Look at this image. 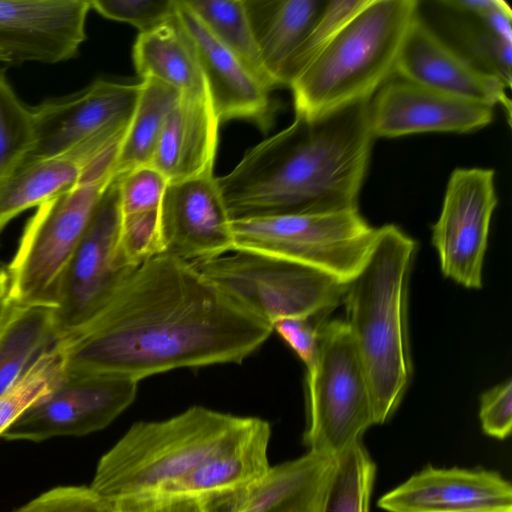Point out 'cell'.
<instances>
[{
	"label": "cell",
	"mask_w": 512,
	"mask_h": 512,
	"mask_svg": "<svg viewBox=\"0 0 512 512\" xmlns=\"http://www.w3.org/2000/svg\"><path fill=\"white\" fill-rule=\"evenodd\" d=\"M272 332L192 263L159 254L135 267L81 331L54 343L67 353L66 374L139 383L179 368L240 364Z\"/></svg>",
	"instance_id": "6da1fadb"
},
{
	"label": "cell",
	"mask_w": 512,
	"mask_h": 512,
	"mask_svg": "<svg viewBox=\"0 0 512 512\" xmlns=\"http://www.w3.org/2000/svg\"><path fill=\"white\" fill-rule=\"evenodd\" d=\"M369 102L324 116L295 115L216 178L232 220L358 209L374 136Z\"/></svg>",
	"instance_id": "7a4b0ae2"
},
{
	"label": "cell",
	"mask_w": 512,
	"mask_h": 512,
	"mask_svg": "<svg viewBox=\"0 0 512 512\" xmlns=\"http://www.w3.org/2000/svg\"><path fill=\"white\" fill-rule=\"evenodd\" d=\"M416 250V242L398 226L377 228L343 302L345 322L368 378L374 424L394 415L412 376L408 295Z\"/></svg>",
	"instance_id": "3957f363"
},
{
	"label": "cell",
	"mask_w": 512,
	"mask_h": 512,
	"mask_svg": "<svg viewBox=\"0 0 512 512\" xmlns=\"http://www.w3.org/2000/svg\"><path fill=\"white\" fill-rule=\"evenodd\" d=\"M416 0H370L289 85L295 115L318 118L370 101L391 79Z\"/></svg>",
	"instance_id": "277c9868"
},
{
	"label": "cell",
	"mask_w": 512,
	"mask_h": 512,
	"mask_svg": "<svg viewBox=\"0 0 512 512\" xmlns=\"http://www.w3.org/2000/svg\"><path fill=\"white\" fill-rule=\"evenodd\" d=\"M245 417L192 406L140 421L98 461L90 488L110 503L159 493L219 449Z\"/></svg>",
	"instance_id": "5b68a950"
},
{
	"label": "cell",
	"mask_w": 512,
	"mask_h": 512,
	"mask_svg": "<svg viewBox=\"0 0 512 512\" xmlns=\"http://www.w3.org/2000/svg\"><path fill=\"white\" fill-rule=\"evenodd\" d=\"M192 264L271 327L282 318L328 316L343 304L348 287V282L323 270L248 250Z\"/></svg>",
	"instance_id": "8992f818"
},
{
	"label": "cell",
	"mask_w": 512,
	"mask_h": 512,
	"mask_svg": "<svg viewBox=\"0 0 512 512\" xmlns=\"http://www.w3.org/2000/svg\"><path fill=\"white\" fill-rule=\"evenodd\" d=\"M309 452L336 457L361 441L374 425L370 386L345 321H325L319 329L313 364L306 374Z\"/></svg>",
	"instance_id": "52a82bcc"
},
{
	"label": "cell",
	"mask_w": 512,
	"mask_h": 512,
	"mask_svg": "<svg viewBox=\"0 0 512 512\" xmlns=\"http://www.w3.org/2000/svg\"><path fill=\"white\" fill-rule=\"evenodd\" d=\"M234 250H248L323 270L349 282L373 246L377 228L359 209L232 220Z\"/></svg>",
	"instance_id": "ba28073f"
},
{
	"label": "cell",
	"mask_w": 512,
	"mask_h": 512,
	"mask_svg": "<svg viewBox=\"0 0 512 512\" xmlns=\"http://www.w3.org/2000/svg\"><path fill=\"white\" fill-rule=\"evenodd\" d=\"M112 181L80 178L75 186L37 207L6 268L9 294L15 300L55 307L60 279Z\"/></svg>",
	"instance_id": "9c48e42d"
},
{
	"label": "cell",
	"mask_w": 512,
	"mask_h": 512,
	"mask_svg": "<svg viewBox=\"0 0 512 512\" xmlns=\"http://www.w3.org/2000/svg\"><path fill=\"white\" fill-rule=\"evenodd\" d=\"M120 185L114 178L60 279L53 308V342L72 338L107 305L135 267L120 252Z\"/></svg>",
	"instance_id": "30bf717a"
},
{
	"label": "cell",
	"mask_w": 512,
	"mask_h": 512,
	"mask_svg": "<svg viewBox=\"0 0 512 512\" xmlns=\"http://www.w3.org/2000/svg\"><path fill=\"white\" fill-rule=\"evenodd\" d=\"M140 90V83L99 79L73 94L31 107L33 143L19 164L54 156L95 137L124 138Z\"/></svg>",
	"instance_id": "8fae6325"
},
{
	"label": "cell",
	"mask_w": 512,
	"mask_h": 512,
	"mask_svg": "<svg viewBox=\"0 0 512 512\" xmlns=\"http://www.w3.org/2000/svg\"><path fill=\"white\" fill-rule=\"evenodd\" d=\"M494 178L493 169H455L432 227L443 275L470 289L482 287L490 222L498 203Z\"/></svg>",
	"instance_id": "7c38bea8"
},
{
	"label": "cell",
	"mask_w": 512,
	"mask_h": 512,
	"mask_svg": "<svg viewBox=\"0 0 512 512\" xmlns=\"http://www.w3.org/2000/svg\"><path fill=\"white\" fill-rule=\"evenodd\" d=\"M137 391L138 382L128 379L65 373L62 382L28 408L1 438L41 442L102 430L134 402Z\"/></svg>",
	"instance_id": "4fadbf2b"
},
{
	"label": "cell",
	"mask_w": 512,
	"mask_h": 512,
	"mask_svg": "<svg viewBox=\"0 0 512 512\" xmlns=\"http://www.w3.org/2000/svg\"><path fill=\"white\" fill-rule=\"evenodd\" d=\"M160 254L190 263L234 250L232 219L213 171L169 182L160 205Z\"/></svg>",
	"instance_id": "5bb4252c"
},
{
	"label": "cell",
	"mask_w": 512,
	"mask_h": 512,
	"mask_svg": "<svg viewBox=\"0 0 512 512\" xmlns=\"http://www.w3.org/2000/svg\"><path fill=\"white\" fill-rule=\"evenodd\" d=\"M90 0H0V60L56 64L86 40Z\"/></svg>",
	"instance_id": "9a60e30c"
},
{
	"label": "cell",
	"mask_w": 512,
	"mask_h": 512,
	"mask_svg": "<svg viewBox=\"0 0 512 512\" xmlns=\"http://www.w3.org/2000/svg\"><path fill=\"white\" fill-rule=\"evenodd\" d=\"M398 78L491 107L500 105L510 123L508 88L444 41L419 15L412 21L395 65Z\"/></svg>",
	"instance_id": "2e32d148"
},
{
	"label": "cell",
	"mask_w": 512,
	"mask_h": 512,
	"mask_svg": "<svg viewBox=\"0 0 512 512\" xmlns=\"http://www.w3.org/2000/svg\"><path fill=\"white\" fill-rule=\"evenodd\" d=\"M493 107L401 79L388 80L369 102L374 137L425 132L468 133L489 125Z\"/></svg>",
	"instance_id": "e0dca14e"
},
{
	"label": "cell",
	"mask_w": 512,
	"mask_h": 512,
	"mask_svg": "<svg viewBox=\"0 0 512 512\" xmlns=\"http://www.w3.org/2000/svg\"><path fill=\"white\" fill-rule=\"evenodd\" d=\"M377 504L386 512H512V486L492 470L427 465Z\"/></svg>",
	"instance_id": "ac0fdd59"
},
{
	"label": "cell",
	"mask_w": 512,
	"mask_h": 512,
	"mask_svg": "<svg viewBox=\"0 0 512 512\" xmlns=\"http://www.w3.org/2000/svg\"><path fill=\"white\" fill-rule=\"evenodd\" d=\"M176 15L193 43L219 122L244 119L268 130L274 115L270 91L212 35L184 0H176Z\"/></svg>",
	"instance_id": "d6986e66"
},
{
	"label": "cell",
	"mask_w": 512,
	"mask_h": 512,
	"mask_svg": "<svg viewBox=\"0 0 512 512\" xmlns=\"http://www.w3.org/2000/svg\"><path fill=\"white\" fill-rule=\"evenodd\" d=\"M333 457L307 452L241 488L201 498L205 512H317Z\"/></svg>",
	"instance_id": "ffe728a7"
},
{
	"label": "cell",
	"mask_w": 512,
	"mask_h": 512,
	"mask_svg": "<svg viewBox=\"0 0 512 512\" xmlns=\"http://www.w3.org/2000/svg\"><path fill=\"white\" fill-rule=\"evenodd\" d=\"M270 436L271 427L266 420L245 417L241 427L219 449L190 472L153 495L203 498L254 482L270 468Z\"/></svg>",
	"instance_id": "44dd1931"
},
{
	"label": "cell",
	"mask_w": 512,
	"mask_h": 512,
	"mask_svg": "<svg viewBox=\"0 0 512 512\" xmlns=\"http://www.w3.org/2000/svg\"><path fill=\"white\" fill-rule=\"evenodd\" d=\"M219 125L209 95H181L165 121L150 164L169 182L213 171Z\"/></svg>",
	"instance_id": "7402d4cb"
},
{
	"label": "cell",
	"mask_w": 512,
	"mask_h": 512,
	"mask_svg": "<svg viewBox=\"0 0 512 512\" xmlns=\"http://www.w3.org/2000/svg\"><path fill=\"white\" fill-rule=\"evenodd\" d=\"M120 143L95 137L54 156L19 164L0 186V234L22 212L75 186L92 160Z\"/></svg>",
	"instance_id": "603a6c76"
},
{
	"label": "cell",
	"mask_w": 512,
	"mask_h": 512,
	"mask_svg": "<svg viewBox=\"0 0 512 512\" xmlns=\"http://www.w3.org/2000/svg\"><path fill=\"white\" fill-rule=\"evenodd\" d=\"M441 3L459 16L451 23L464 48L460 53L510 88L512 11L508 4L502 0H446Z\"/></svg>",
	"instance_id": "cb8c5ba5"
},
{
	"label": "cell",
	"mask_w": 512,
	"mask_h": 512,
	"mask_svg": "<svg viewBox=\"0 0 512 512\" xmlns=\"http://www.w3.org/2000/svg\"><path fill=\"white\" fill-rule=\"evenodd\" d=\"M133 62L143 79H155L181 95H209L193 43L175 16L156 28L139 33Z\"/></svg>",
	"instance_id": "d4e9b609"
},
{
	"label": "cell",
	"mask_w": 512,
	"mask_h": 512,
	"mask_svg": "<svg viewBox=\"0 0 512 512\" xmlns=\"http://www.w3.org/2000/svg\"><path fill=\"white\" fill-rule=\"evenodd\" d=\"M266 71L280 86L281 73L326 1L243 0Z\"/></svg>",
	"instance_id": "484cf974"
},
{
	"label": "cell",
	"mask_w": 512,
	"mask_h": 512,
	"mask_svg": "<svg viewBox=\"0 0 512 512\" xmlns=\"http://www.w3.org/2000/svg\"><path fill=\"white\" fill-rule=\"evenodd\" d=\"M137 106L121 143L114 178L151 163L165 121L180 92L155 79H143Z\"/></svg>",
	"instance_id": "4316f807"
},
{
	"label": "cell",
	"mask_w": 512,
	"mask_h": 512,
	"mask_svg": "<svg viewBox=\"0 0 512 512\" xmlns=\"http://www.w3.org/2000/svg\"><path fill=\"white\" fill-rule=\"evenodd\" d=\"M212 35L269 91L276 84L266 71L243 0H184Z\"/></svg>",
	"instance_id": "83f0119b"
},
{
	"label": "cell",
	"mask_w": 512,
	"mask_h": 512,
	"mask_svg": "<svg viewBox=\"0 0 512 512\" xmlns=\"http://www.w3.org/2000/svg\"><path fill=\"white\" fill-rule=\"evenodd\" d=\"M53 306L23 305L0 336V395L53 343Z\"/></svg>",
	"instance_id": "f1b7e54d"
},
{
	"label": "cell",
	"mask_w": 512,
	"mask_h": 512,
	"mask_svg": "<svg viewBox=\"0 0 512 512\" xmlns=\"http://www.w3.org/2000/svg\"><path fill=\"white\" fill-rule=\"evenodd\" d=\"M376 464L359 441L334 457L317 512H370Z\"/></svg>",
	"instance_id": "f546056e"
},
{
	"label": "cell",
	"mask_w": 512,
	"mask_h": 512,
	"mask_svg": "<svg viewBox=\"0 0 512 512\" xmlns=\"http://www.w3.org/2000/svg\"><path fill=\"white\" fill-rule=\"evenodd\" d=\"M66 351L52 343L0 395V437L28 408L49 395L64 379Z\"/></svg>",
	"instance_id": "4dcf8cb0"
},
{
	"label": "cell",
	"mask_w": 512,
	"mask_h": 512,
	"mask_svg": "<svg viewBox=\"0 0 512 512\" xmlns=\"http://www.w3.org/2000/svg\"><path fill=\"white\" fill-rule=\"evenodd\" d=\"M369 2L370 0L326 1L303 42L286 63L280 76V86L289 87L290 83Z\"/></svg>",
	"instance_id": "1f68e13d"
},
{
	"label": "cell",
	"mask_w": 512,
	"mask_h": 512,
	"mask_svg": "<svg viewBox=\"0 0 512 512\" xmlns=\"http://www.w3.org/2000/svg\"><path fill=\"white\" fill-rule=\"evenodd\" d=\"M33 143V117L0 70V186Z\"/></svg>",
	"instance_id": "d6a6232c"
},
{
	"label": "cell",
	"mask_w": 512,
	"mask_h": 512,
	"mask_svg": "<svg viewBox=\"0 0 512 512\" xmlns=\"http://www.w3.org/2000/svg\"><path fill=\"white\" fill-rule=\"evenodd\" d=\"M121 215L160 210L168 179L151 164L138 166L120 176Z\"/></svg>",
	"instance_id": "836d02e7"
},
{
	"label": "cell",
	"mask_w": 512,
	"mask_h": 512,
	"mask_svg": "<svg viewBox=\"0 0 512 512\" xmlns=\"http://www.w3.org/2000/svg\"><path fill=\"white\" fill-rule=\"evenodd\" d=\"M91 9L104 18L133 25L139 33L172 19L176 0H90Z\"/></svg>",
	"instance_id": "e575fe53"
},
{
	"label": "cell",
	"mask_w": 512,
	"mask_h": 512,
	"mask_svg": "<svg viewBox=\"0 0 512 512\" xmlns=\"http://www.w3.org/2000/svg\"><path fill=\"white\" fill-rule=\"evenodd\" d=\"M11 512H115V508L89 486H57Z\"/></svg>",
	"instance_id": "d590c367"
},
{
	"label": "cell",
	"mask_w": 512,
	"mask_h": 512,
	"mask_svg": "<svg viewBox=\"0 0 512 512\" xmlns=\"http://www.w3.org/2000/svg\"><path fill=\"white\" fill-rule=\"evenodd\" d=\"M479 418L483 432L504 440L512 428V384L505 382L485 391L480 398Z\"/></svg>",
	"instance_id": "8d00e7d4"
},
{
	"label": "cell",
	"mask_w": 512,
	"mask_h": 512,
	"mask_svg": "<svg viewBox=\"0 0 512 512\" xmlns=\"http://www.w3.org/2000/svg\"><path fill=\"white\" fill-rule=\"evenodd\" d=\"M327 316L282 318L272 325L273 331L293 349L308 369L314 362L320 326Z\"/></svg>",
	"instance_id": "74e56055"
},
{
	"label": "cell",
	"mask_w": 512,
	"mask_h": 512,
	"mask_svg": "<svg viewBox=\"0 0 512 512\" xmlns=\"http://www.w3.org/2000/svg\"><path fill=\"white\" fill-rule=\"evenodd\" d=\"M115 512H205L199 497L151 495L113 503Z\"/></svg>",
	"instance_id": "f35d334b"
},
{
	"label": "cell",
	"mask_w": 512,
	"mask_h": 512,
	"mask_svg": "<svg viewBox=\"0 0 512 512\" xmlns=\"http://www.w3.org/2000/svg\"><path fill=\"white\" fill-rule=\"evenodd\" d=\"M23 305L9 294V289L0 295V336Z\"/></svg>",
	"instance_id": "ab89813d"
},
{
	"label": "cell",
	"mask_w": 512,
	"mask_h": 512,
	"mask_svg": "<svg viewBox=\"0 0 512 512\" xmlns=\"http://www.w3.org/2000/svg\"><path fill=\"white\" fill-rule=\"evenodd\" d=\"M9 280L6 269L0 271V295L5 293L9 289Z\"/></svg>",
	"instance_id": "60d3db41"
},
{
	"label": "cell",
	"mask_w": 512,
	"mask_h": 512,
	"mask_svg": "<svg viewBox=\"0 0 512 512\" xmlns=\"http://www.w3.org/2000/svg\"><path fill=\"white\" fill-rule=\"evenodd\" d=\"M2 270V268L0 267V271Z\"/></svg>",
	"instance_id": "b9f144b4"
},
{
	"label": "cell",
	"mask_w": 512,
	"mask_h": 512,
	"mask_svg": "<svg viewBox=\"0 0 512 512\" xmlns=\"http://www.w3.org/2000/svg\"><path fill=\"white\" fill-rule=\"evenodd\" d=\"M1 61V60H0Z\"/></svg>",
	"instance_id": "7bdbcfd3"
}]
</instances>
